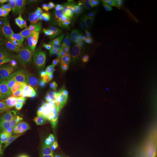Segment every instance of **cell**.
Masks as SVG:
<instances>
[{
  "label": "cell",
  "mask_w": 157,
  "mask_h": 157,
  "mask_svg": "<svg viewBox=\"0 0 157 157\" xmlns=\"http://www.w3.org/2000/svg\"><path fill=\"white\" fill-rule=\"evenodd\" d=\"M67 107L56 90H47L41 97L33 112L36 124L40 131L49 136L64 123Z\"/></svg>",
  "instance_id": "obj_1"
},
{
  "label": "cell",
  "mask_w": 157,
  "mask_h": 157,
  "mask_svg": "<svg viewBox=\"0 0 157 157\" xmlns=\"http://www.w3.org/2000/svg\"><path fill=\"white\" fill-rule=\"evenodd\" d=\"M67 122L71 135L77 140L89 135L92 122V109L79 97L69 101L67 108Z\"/></svg>",
  "instance_id": "obj_2"
},
{
  "label": "cell",
  "mask_w": 157,
  "mask_h": 157,
  "mask_svg": "<svg viewBox=\"0 0 157 157\" xmlns=\"http://www.w3.org/2000/svg\"><path fill=\"white\" fill-rule=\"evenodd\" d=\"M28 65L25 61L15 35L8 36L4 43V48L0 51V69L12 76H17Z\"/></svg>",
  "instance_id": "obj_3"
},
{
  "label": "cell",
  "mask_w": 157,
  "mask_h": 157,
  "mask_svg": "<svg viewBox=\"0 0 157 157\" xmlns=\"http://www.w3.org/2000/svg\"><path fill=\"white\" fill-rule=\"evenodd\" d=\"M30 135L21 129L5 130L0 132V149L9 157H16L29 146Z\"/></svg>",
  "instance_id": "obj_4"
},
{
  "label": "cell",
  "mask_w": 157,
  "mask_h": 157,
  "mask_svg": "<svg viewBox=\"0 0 157 157\" xmlns=\"http://www.w3.org/2000/svg\"><path fill=\"white\" fill-rule=\"evenodd\" d=\"M151 9L147 4H135L129 6L126 11L124 22L130 31L138 34L141 38L147 33L148 29V14Z\"/></svg>",
  "instance_id": "obj_5"
},
{
  "label": "cell",
  "mask_w": 157,
  "mask_h": 157,
  "mask_svg": "<svg viewBox=\"0 0 157 157\" xmlns=\"http://www.w3.org/2000/svg\"><path fill=\"white\" fill-rule=\"evenodd\" d=\"M128 31L124 21H109L105 25L101 37L102 49L122 55V41Z\"/></svg>",
  "instance_id": "obj_6"
},
{
  "label": "cell",
  "mask_w": 157,
  "mask_h": 157,
  "mask_svg": "<svg viewBox=\"0 0 157 157\" xmlns=\"http://www.w3.org/2000/svg\"><path fill=\"white\" fill-rule=\"evenodd\" d=\"M78 63H67L55 78L56 90L67 107L78 75Z\"/></svg>",
  "instance_id": "obj_7"
},
{
  "label": "cell",
  "mask_w": 157,
  "mask_h": 157,
  "mask_svg": "<svg viewBox=\"0 0 157 157\" xmlns=\"http://www.w3.org/2000/svg\"><path fill=\"white\" fill-rule=\"evenodd\" d=\"M6 86L12 97L17 101L25 104H29L36 107L39 102L41 96L27 89L17 76H12L6 82Z\"/></svg>",
  "instance_id": "obj_8"
},
{
  "label": "cell",
  "mask_w": 157,
  "mask_h": 157,
  "mask_svg": "<svg viewBox=\"0 0 157 157\" xmlns=\"http://www.w3.org/2000/svg\"><path fill=\"white\" fill-rule=\"evenodd\" d=\"M57 148L52 141L44 139L30 144L16 157H56Z\"/></svg>",
  "instance_id": "obj_9"
},
{
  "label": "cell",
  "mask_w": 157,
  "mask_h": 157,
  "mask_svg": "<svg viewBox=\"0 0 157 157\" xmlns=\"http://www.w3.org/2000/svg\"><path fill=\"white\" fill-rule=\"evenodd\" d=\"M144 128H148L157 122V91L151 88L144 95L143 103Z\"/></svg>",
  "instance_id": "obj_10"
},
{
  "label": "cell",
  "mask_w": 157,
  "mask_h": 157,
  "mask_svg": "<svg viewBox=\"0 0 157 157\" xmlns=\"http://www.w3.org/2000/svg\"><path fill=\"white\" fill-rule=\"evenodd\" d=\"M33 15L30 25L34 28H43L48 22L52 8L51 0H31Z\"/></svg>",
  "instance_id": "obj_11"
},
{
  "label": "cell",
  "mask_w": 157,
  "mask_h": 157,
  "mask_svg": "<svg viewBox=\"0 0 157 157\" xmlns=\"http://www.w3.org/2000/svg\"><path fill=\"white\" fill-rule=\"evenodd\" d=\"M27 112L11 95L5 93H0V119L23 117Z\"/></svg>",
  "instance_id": "obj_12"
},
{
  "label": "cell",
  "mask_w": 157,
  "mask_h": 157,
  "mask_svg": "<svg viewBox=\"0 0 157 157\" xmlns=\"http://www.w3.org/2000/svg\"><path fill=\"white\" fill-rule=\"evenodd\" d=\"M97 58L103 65L102 71L99 72L100 78H105L119 71L124 66V61L119 57L109 52H101Z\"/></svg>",
  "instance_id": "obj_13"
},
{
  "label": "cell",
  "mask_w": 157,
  "mask_h": 157,
  "mask_svg": "<svg viewBox=\"0 0 157 157\" xmlns=\"http://www.w3.org/2000/svg\"><path fill=\"white\" fill-rule=\"evenodd\" d=\"M56 56L64 64H78L82 61L84 56V45L81 44L70 48L62 47Z\"/></svg>",
  "instance_id": "obj_14"
},
{
  "label": "cell",
  "mask_w": 157,
  "mask_h": 157,
  "mask_svg": "<svg viewBox=\"0 0 157 157\" xmlns=\"http://www.w3.org/2000/svg\"><path fill=\"white\" fill-rule=\"evenodd\" d=\"M56 37L62 47H73L78 40V32L70 25H62L58 29Z\"/></svg>",
  "instance_id": "obj_15"
},
{
  "label": "cell",
  "mask_w": 157,
  "mask_h": 157,
  "mask_svg": "<svg viewBox=\"0 0 157 157\" xmlns=\"http://www.w3.org/2000/svg\"><path fill=\"white\" fill-rule=\"evenodd\" d=\"M143 114L139 105L133 107L130 111L122 115L121 127L135 129L137 130L142 121Z\"/></svg>",
  "instance_id": "obj_16"
},
{
  "label": "cell",
  "mask_w": 157,
  "mask_h": 157,
  "mask_svg": "<svg viewBox=\"0 0 157 157\" xmlns=\"http://www.w3.org/2000/svg\"><path fill=\"white\" fill-rule=\"evenodd\" d=\"M103 91V95L98 100V109L103 112L107 109L117 105L119 100L121 91L112 89L108 87H100Z\"/></svg>",
  "instance_id": "obj_17"
},
{
  "label": "cell",
  "mask_w": 157,
  "mask_h": 157,
  "mask_svg": "<svg viewBox=\"0 0 157 157\" xmlns=\"http://www.w3.org/2000/svg\"><path fill=\"white\" fill-rule=\"evenodd\" d=\"M157 61L152 58H147L143 63L141 70L142 82L147 86H152L156 80Z\"/></svg>",
  "instance_id": "obj_18"
},
{
  "label": "cell",
  "mask_w": 157,
  "mask_h": 157,
  "mask_svg": "<svg viewBox=\"0 0 157 157\" xmlns=\"http://www.w3.org/2000/svg\"><path fill=\"white\" fill-rule=\"evenodd\" d=\"M130 68L124 67L118 72L108 78L97 86V88L108 87L115 90L121 91L124 86V82L129 75Z\"/></svg>",
  "instance_id": "obj_19"
},
{
  "label": "cell",
  "mask_w": 157,
  "mask_h": 157,
  "mask_svg": "<svg viewBox=\"0 0 157 157\" xmlns=\"http://www.w3.org/2000/svg\"><path fill=\"white\" fill-rule=\"evenodd\" d=\"M65 65L66 64L63 63L55 54L51 56L50 58L40 64L37 67L40 68L46 74L48 78H55Z\"/></svg>",
  "instance_id": "obj_20"
},
{
  "label": "cell",
  "mask_w": 157,
  "mask_h": 157,
  "mask_svg": "<svg viewBox=\"0 0 157 157\" xmlns=\"http://www.w3.org/2000/svg\"><path fill=\"white\" fill-rule=\"evenodd\" d=\"M17 77L29 78L45 86L48 82L47 76L39 67H29L27 66L19 73Z\"/></svg>",
  "instance_id": "obj_21"
},
{
  "label": "cell",
  "mask_w": 157,
  "mask_h": 157,
  "mask_svg": "<svg viewBox=\"0 0 157 157\" xmlns=\"http://www.w3.org/2000/svg\"><path fill=\"white\" fill-rule=\"evenodd\" d=\"M124 87L131 93L140 97L142 89V79L141 77L140 71L138 67H136L133 69L126 81Z\"/></svg>",
  "instance_id": "obj_22"
},
{
  "label": "cell",
  "mask_w": 157,
  "mask_h": 157,
  "mask_svg": "<svg viewBox=\"0 0 157 157\" xmlns=\"http://www.w3.org/2000/svg\"><path fill=\"white\" fill-rule=\"evenodd\" d=\"M109 134V133L105 129L95 132L91 140V144L93 146V150L97 151L100 148L105 147L111 141Z\"/></svg>",
  "instance_id": "obj_23"
},
{
  "label": "cell",
  "mask_w": 157,
  "mask_h": 157,
  "mask_svg": "<svg viewBox=\"0 0 157 157\" xmlns=\"http://www.w3.org/2000/svg\"><path fill=\"white\" fill-rule=\"evenodd\" d=\"M19 8L22 12L25 23L26 25H30L32 19L33 8L31 0H19L17 1Z\"/></svg>",
  "instance_id": "obj_24"
},
{
  "label": "cell",
  "mask_w": 157,
  "mask_h": 157,
  "mask_svg": "<svg viewBox=\"0 0 157 157\" xmlns=\"http://www.w3.org/2000/svg\"><path fill=\"white\" fill-rule=\"evenodd\" d=\"M141 46V41H135L130 43L127 45L124 46L122 56H131L136 59H140V56L139 54V50Z\"/></svg>",
  "instance_id": "obj_25"
},
{
  "label": "cell",
  "mask_w": 157,
  "mask_h": 157,
  "mask_svg": "<svg viewBox=\"0 0 157 157\" xmlns=\"http://www.w3.org/2000/svg\"><path fill=\"white\" fill-rule=\"evenodd\" d=\"M21 83L29 91L40 95L45 90V86L29 78L18 77Z\"/></svg>",
  "instance_id": "obj_26"
},
{
  "label": "cell",
  "mask_w": 157,
  "mask_h": 157,
  "mask_svg": "<svg viewBox=\"0 0 157 157\" xmlns=\"http://www.w3.org/2000/svg\"><path fill=\"white\" fill-rule=\"evenodd\" d=\"M87 35L85 40L90 43H94L99 41L101 39L100 29L96 25L85 26Z\"/></svg>",
  "instance_id": "obj_27"
},
{
  "label": "cell",
  "mask_w": 157,
  "mask_h": 157,
  "mask_svg": "<svg viewBox=\"0 0 157 157\" xmlns=\"http://www.w3.org/2000/svg\"><path fill=\"white\" fill-rule=\"evenodd\" d=\"M29 40L32 48L42 58H45L48 56V54L45 51L43 47L39 32L34 36L30 37L29 39Z\"/></svg>",
  "instance_id": "obj_28"
},
{
  "label": "cell",
  "mask_w": 157,
  "mask_h": 157,
  "mask_svg": "<svg viewBox=\"0 0 157 157\" xmlns=\"http://www.w3.org/2000/svg\"><path fill=\"white\" fill-rule=\"evenodd\" d=\"M24 118L23 117H15L0 119V132L9 127L21 124Z\"/></svg>",
  "instance_id": "obj_29"
},
{
  "label": "cell",
  "mask_w": 157,
  "mask_h": 157,
  "mask_svg": "<svg viewBox=\"0 0 157 157\" xmlns=\"http://www.w3.org/2000/svg\"><path fill=\"white\" fill-rule=\"evenodd\" d=\"M122 115L116 113L115 116L109 118L105 123L104 129L109 133L117 129L119 125L121 124Z\"/></svg>",
  "instance_id": "obj_30"
},
{
  "label": "cell",
  "mask_w": 157,
  "mask_h": 157,
  "mask_svg": "<svg viewBox=\"0 0 157 157\" xmlns=\"http://www.w3.org/2000/svg\"><path fill=\"white\" fill-rule=\"evenodd\" d=\"M135 107L130 102H129L124 95L121 94L119 100L117 105V113L122 115L125 112L130 111Z\"/></svg>",
  "instance_id": "obj_31"
},
{
  "label": "cell",
  "mask_w": 157,
  "mask_h": 157,
  "mask_svg": "<svg viewBox=\"0 0 157 157\" xmlns=\"http://www.w3.org/2000/svg\"><path fill=\"white\" fill-rule=\"evenodd\" d=\"M122 139L126 144H129L135 140L137 136V130L135 129L121 127Z\"/></svg>",
  "instance_id": "obj_32"
},
{
  "label": "cell",
  "mask_w": 157,
  "mask_h": 157,
  "mask_svg": "<svg viewBox=\"0 0 157 157\" xmlns=\"http://www.w3.org/2000/svg\"><path fill=\"white\" fill-rule=\"evenodd\" d=\"M2 15L6 18L11 19L19 23L22 22L23 20H24L22 12L19 7L6 11L4 12Z\"/></svg>",
  "instance_id": "obj_33"
},
{
  "label": "cell",
  "mask_w": 157,
  "mask_h": 157,
  "mask_svg": "<svg viewBox=\"0 0 157 157\" xmlns=\"http://www.w3.org/2000/svg\"><path fill=\"white\" fill-rule=\"evenodd\" d=\"M86 62L88 67L93 71L98 72V73H99L103 69V65L102 63L97 58L87 56L86 59Z\"/></svg>",
  "instance_id": "obj_34"
},
{
  "label": "cell",
  "mask_w": 157,
  "mask_h": 157,
  "mask_svg": "<svg viewBox=\"0 0 157 157\" xmlns=\"http://www.w3.org/2000/svg\"><path fill=\"white\" fill-rule=\"evenodd\" d=\"M38 32H39L41 40L42 41V44H43V47H44L45 51L47 52L48 54H50L51 56L55 55L54 49H53L52 43L45 37V35L43 32L42 28H40Z\"/></svg>",
  "instance_id": "obj_35"
},
{
  "label": "cell",
  "mask_w": 157,
  "mask_h": 157,
  "mask_svg": "<svg viewBox=\"0 0 157 157\" xmlns=\"http://www.w3.org/2000/svg\"><path fill=\"white\" fill-rule=\"evenodd\" d=\"M148 28L152 31H157V6L154 9H151L148 14Z\"/></svg>",
  "instance_id": "obj_36"
},
{
  "label": "cell",
  "mask_w": 157,
  "mask_h": 157,
  "mask_svg": "<svg viewBox=\"0 0 157 157\" xmlns=\"http://www.w3.org/2000/svg\"><path fill=\"white\" fill-rule=\"evenodd\" d=\"M126 15V12L121 9H114L109 14V19L111 22L124 21Z\"/></svg>",
  "instance_id": "obj_37"
},
{
  "label": "cell",
  "mask_w": 157,
  "mask_h": 157,
  "mask_svg": "<svg viewBox=\"0 0 157 157\" xmlns=\"http://www.w3.org/2000/svg\"><path fill=\"white\" fill-rule=\"evenodd\" d=\"M122 95H124L128 101L130 102L132 105L134 106L139 105V98L140 96L134 94L133 93H131L127 88L124 87L123 91L121 93Z\"/></svg>",
  "instance_id": "obj_38"
},
{
  "label": "cell",
  "mask_w": 157,
  "mask_h": 157,
  "mask_svg": "<svg viewBox=\"0 0 157 157\" xmlns=\"http://www.w3.org/2000/svg\"><path fill=\"white\" fill-rule=\"evenodd\" d=\"M69 25L78 32L84 27L85 21L83 17L77 13L75 15Z\"/></svg>",
  "instance_id": "obj_39"
},
{
  "label": "cell",
  "mask_w": 157,
  "mask_h": 157,
  "mask_svg": "<svg viewBox=\"0 0 157 157\" xmlns=\"http://www.w3.org/2000/svg\"><path fill=\"white\" fill-rule=\"evenodd\" d=\"M86 93L97 100H100L103 95V91L99 88H93L88 86L86 90Z\"/></svg>",
  "instance_id": "obj_40"
},
{
  "label": "cell",
  "mask_w": 157,
  "mask_h": 157,
  "mask_svg": "<svg viewBox=\"0 0 157 157\" xmlns=\"http://www.w3.org/2000/svg\"><path fill=\"white\" fill-rule=\"evenodd\" d=\"M96 15L98 19H101L109 15L111 13V11L108 6L105 4H100L95 10Z\"/></svg>",
  "instance_id": "obj_41"
},
{
  "label": "cell",
  "mask_w": 157,
  "mask_h": 157,
  "mask_svg": "<svg viewBox=\"0 0 157 157\" xmlns=\"http://www.w3.org/2000/svg\"><path fill=\"white\" fill-rule=\"evenodd\" d=\"M21 128L23 132L26 134L30 135L33 130L34 124L33 122L28 119L24 118L21 122Z\"/></svg>",
  "instance_id": "obj_42"
},
{
  "label": "cell",
  "mask_w": 157,
  "mask_h": 157,
  "mask_svg": "<svg viewBox=\"0 0 157 157\" xmlns=\"http://www.w3.org/2000/svg\"><path fill=\"white\" fill-rule=\"evenodd\" d=\"M56 157H76L72 151L65 147H59L57 148Z\"/></svg>",
  "instance_id": "obj_43"
},
{
  "label": "cell",
  "mask_w": 157,
  "mask_h": 157,
  "mask_svg": "<svg viewBox=\"0 0 157 157\" xmlns=\"http://www.w3.org/2000/svg\"><path fill=\"white\" fill-rule=\"evenodd\" d=\"M84 17L93 22L95 23L98 19L97 17L95 10L91 7H87L84 10Z\"/></svg>",
  "instance_id": "obj_44"
},
{
  "label": "cell",
  "mask_w": 157,
  "mask_h": 157,
  "mask_svg": "<svg viewBox=\"0 0 157 157\" xmlns=\"http://www.w3.org/2000/svg\"><path fill=\"white\" fill-rule=\"evenodd\" d=\"M6 25L7 33L11 34L17 29L19 23L11 19L6 18Z\"/></svg>",
  "instance_id": "obj_45"
},
{
  "label": "cell",
  "mask_w": 157,
  "mask_h": 157,
  "mask_svg": "<svg viewBox=\"0 0 157 157\" xmlns=\"http://www.w3.org/2000/svg\"><path fill=\"white\" fill-rule=\"evenodd\" d=\"M80 150H81L82 153L83 155H84L85 154H86L87 152H88L90 151L93 150V146L91 145V143L89 142V141H83L80 144Z\"/></svg>",
  "instance_id": "obj_46"
},
{
  "label": "cell",
  "mask_w": 157,
  "mask_h": 157,
  "mask_svg": "<svg viewBox=\"0 0 157 157\" xmlns=\"http://www.w3.org/2000/svg\"><path fill=\"white\" fill-rule=\"evenodd\" d=\"M6 18L3 15L0 16V33H7L6 25Z\"/></svg>",
  "instance_id": "obj_47"
},
{
  "label": "cell",
  "mask_w": 157,
  "mask_h": 157,
  "mask_svg": "<svg viewBox=\"0 0 157 157\" xmlns=\"http://www.w3.org/2000/svg\"><path fill=\"white\" fill-rule=\"evenodd\" d=\"M15 2L16 1L15 0H0V6L3 8H5Z\"/></svg>",
  "instance_id": "obj_48"
},
{
  "label": "cell",
  "mask_w": 157,
  "mask_h": 157,
  "mask_svg": "<svg viewBox=\"0 0 157 157\" xmlns=\"http://www.w3.org/2000/svg\"><path fill=\"white\" fill-rule=\"evenodd\" d=\"M74 1H58L56 3V5L54 6L55 8L61 6H65V5H68L69 4H72L73 3Z\"/></svg>",
  "instance_id": "obj_49"
},
{
  "label": "cell",
  "mask_w": 157,
  "mask_h": 157,
  "mask_svg": "<svg viewBox=\"0 0 157 157\" xmlns=\"http://www.w3.org/2000/svg\"><path fill=\"white\" fill-rule=\"evenodd\" d=\"M6 87V82L3 76L0 74V91L4 90Z\"/></svg>",
  "instance_id": "obj_50"
},
{
  "label": "cell",
  "mask_w": 157,
  "mask_h": 157,
  "mask_svg": "<svg viewBox=\"0 0 157 157\" xmlns=\"http://www.w3.org/2000/svg\"><path fill=\"white\" fill-rule=\"evenodd\" d=\"M97 152L99 157H105L107 155V150L105 147L100 148L99 150H97Z\"/></svg>",
  "instance_id": "obj_51"
},
{
  "label": "cell",
  "mask_w": 157,
  "mask_h": 157,
  "mask_svg": "<svg viewBox=\"0 0 157 157\" xmlns=\"http://www.w3.org/2000/svg\"><path fill=\"white\" fill-rule=\"evenodd\" d=\"M84 157H99L98 153L96 150H93L87 152L84 155Z\"/></svg>",
  "instance_id": "obj_52"
},
{
  "label": "cell",
  "mask_w": 157,
  "mask_h": 157,
  "mask_svg": "<svg viewBox=\"0 0 157 157\" xmlns=\"http://www.w3.org/2000/svg\"><path fill=\"white\" fill-rule=\"evenodd\" d=\"M135 2H136V4H139V5H143V4H146L147 2V1H140V0H139V1H135Z\"/></svg>",
  "instance_id": "obj_53"
},
{
  "label": "cell",
  "mask_w": 157,
  "mask_h": 157,
  "mask_svg": "<svg viewBox=\"0 0 157 157\" xmlns=\"http://www.w3.org/2000/svg\"><path fill=\"white\" fill-rule=\"evenodd\" d=\"M151 88L157 91V79H156V80L154 82V83L152 85Z\"/></svg>",
  "instance_id": "obj_54"
},
{
  "label": "cell",
  "mask_w": 157,
  "mask_h": 157,
  "mask_svg": "<svg viewBox=\"0 0 157 157\" xmlns=\"http://www.w3.org/2000/svg\"><path fill=\"white\" fill-rule=\"evenodd\" d=\"M0 157H9L6 153L0 149Z\"/></svg>",
  "instance_id": "obj_55"
},
{
  "label": "cell",
  "mask_w": 157,
  "mask_h": 157,
  "mask_svg": "<svg viewBox=\"0 0 157 157\" xmlns=\"http://www.w3.org/2000/svg\"><path fill=\"white\" fill-rule=\"evenodd\" d=\"M4 48V43H0V51L2 50Z\"/></svg>",
  "instance_id": "obj_56"
},
{
  "label": "cell",
  "mask_w": 157,
  "mask_h": 157,
  "mask_svg": "<svg viewBox=\"0 0 157 157\" xmlns=\"http://www.w3.org/2000/svg\"><path fill=\"white\" fill-rule=\"evenodd\" d=\"M155 78H156L157 79V72H156V73H155Z\"/></svg>",
  "instance_id": "obj_57"
}]
</instances>
